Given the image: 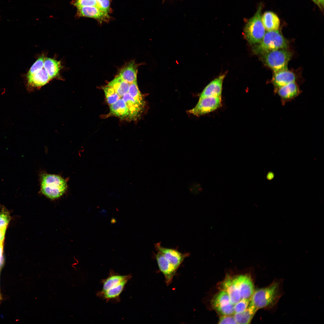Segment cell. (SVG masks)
I'll list each match as a JSON object with an SVG mask.
<instances>
[{"instance_id":"1","label":"cell","mask_w":324,"mask_h":324,"mask_svg":"<svg viewBox=\"0 0 324 324\" xmlns=\"http://www.w3.org/2000/svg\"><path fill=\"white\" fill-rule=\"evenodd\" d=\"M280 295L279 284L273 282L268 287L254 291L250 303L257 310L271 307L276 304Z\"/></svg>"},{"instance_id":"2","label":"cell","mask_w":324,"mask_h":324,"mask_svg":"<svg viewBox=\"0 0 324 324\" xmlns=\"http://www.w3.org/2000/svg\"><path fill=\"white\" fill-rule=\"evenodd\" d=\"M288 42L278 30L266 32L262 40L253 48L254 53L263 55L273 51L286 49Z\"/></svg>"},{"instance_id":"3","label":"cell","mask_w":324,"mask_h":324,"mask_svg":"<svg viewBox=\"0 0 324 324\" xmlns=\"http://www.w3.org/2000/svg\"><path fill=\"white\" fill-rule=\"evenodd\" d=\"M262 5L260 4L254 15L247 22L244 28L245 37L250 44H256L262 40L266 33L262 20Z\"/></svg>"},{"instance_id":"4","label":"cell","mask_w":324,"mask_h":324,"mask_svg":"<svg viewBox=\"0 0 324 324\" xmlns=\"http://www.w3.org/2000/svg\"><path fill=\"white\" fill-rule=\"evenodd\" d=\"M67 188L66 181L61 176L49 174L42 175L41 190L49 198L54 199L59 197L64 193Z\"/></svg>"},{"instance_id":"5","label":"cell","mask_w":324,"mask_h":324,"mask_svg":"<svg viewBox=\"0 0 324 324\" xmlns=\"http://www.w3.org/2000/svg\"><path fill=\"white\" fill-rule=\"evenodd\" d=\"M262 55V60L265 64L275 73L288 69V63L292 54L286 49H281L270 52Z\"/></svg>"},{"instance_id":"6","label":"cell","mask_w":324,"mask_h":324,"mask_svg":"<svg viewBox=\"0 0 324 324\" xmlns=\"http://www.w3.org/2000/svg\"><path fill=\"white\" fill-rule=\"evenodd\" d=\"M221 97H207L199 98L195 107L188 112L197 116L214 111L221 105Z\"/></svg>"},{"instance_id":"7","label":"cell","mask_w":324,"mask_h":324,"mask_svg":"<svg viewBox=\"0 0 324 324\" xmlns=\"http://www.w3.org/2000/svg\"><path fill=\"white\" fill-rule=\"evenodd\" d=\"M212 302L214 308L222 315H232L234 314V304L225 291L222 290L218 293Z\"/></svg>"},{"instance_id":"8","label":"cell","mask_w":324,"mask_h":324,"mask_svg":"<svg viewBox=\"0 0 324 324\" xmlns=\"http://www.w3.org/2000/svg\"><path fill=\"white\" fill-rule=\"evenodd\" d=\"M155 247L156 250L162 254L177 269L190 254L188 253H182L175 249L164 248L161 245L160 243H156Z\"/></svg>"},{"instance_id":"9","label":"cell","mask_w":324,"mask_h":324,"mask_svg":"<svg viewBox=\"0 0 324 324\" xmlns=\"http://www.w3.org/2000/svg\"><path fill=\"white\" fill-rule=\"evenodd\" d=\"M302 92V91L295 82L290 83L274 91V94H277L280 97L283 106L294 100Z\"/></svg>"},{"instance_id":"10","label":"cell","mask_w":324,"mask_h":324,"mask_svg":"<svg viewBox=\"0 0 324 324\" xmlns=\"http://www.w3.org/2000/svg\"><path fill=\"white\" fill-rule=\"evenodd\" d=\"M155 257L159 269L164 276L166 283L168 286L172 282L177 269L160 252L157 251Z\"/></svg>"},{"instance_id":"11","label":"cell","mask_w":324,"mask_h":324,"mask_svg":"<svg viewBox=\"0 0 324 324\" xmlns=\"http://www.w3.org/2000/svg\"><path fill=\"white\" fill-rule=\"evenodd\" d=\"M240 292L241 298H250L254 290L253 283L250 277L240 275L233 278Z\"/></svg>"},{"instance_id":"12","label":"cell","mask_w":324,"mask_h":324,"mask_svg":"<svg viewBox=\"0 0 324 324\" xmlns=\"http://www.w3.org/2000/svg\"><path fill=\"white\" fill-rule=\"evenodd\" d=\"M225 77L224 74L220 75L210 82L204 88L200 98L221 97L223 83Z\"/></svg>"},{"instance_id":"13","label":"cell","mask_w":324,"mask_h":324,"mask_svg":"<svg viewBox=\"0 0 324 324\" xmlns=\"http://www.w3.org/2000/svg\"><path fill=\"white\" fill-rule=\"evenodd\" d=\"M132 277L131 274L121 275L111 269L107 277L101 280L102 288L101 290L106 291L115 287L125 280H130Z\"/></svg>"},{"instance_id":"14","label":"cell","mask_w":324,"mask_h":324,"mask_svg":"<svg viewBox=\"0 0 324 324\" xmlns=\"http://www.w3.org/2000/svg\"><path fill=\"white\" fill-rule=\"evenodd\" d=\"M296 80L294 73L288 69L274 73L271 80L274 87V91L290 83L295 82Z\"/></svg>"},{"instance_id":"15","label":"cell","mask_w":324,"mask_h":324,"mask_svg":"<svg viewBox=\"0 0 324 324\" xmlns=\"http://www.w3.org/2000/svg\"><path fill=\"white\" fill-rule=\"evenodd\" d=\"M129 280H125L117 286L108 290L99 291L97 293V296L106 302L110 301L115 302H119L120 295Z\"/></svg>"},{"instance_id":"16","label":"cell","mask_w":324,"mask_h":324,"mask_svg":"<svg viewBox=\"0 0 324 324\" xmlns=\"http://www.w3.org/2000/svg\"><path fill=\"white\" fill-rule=\"evenodd\" d=\"M77 14L80 16L94 18L101 22L109 18V15L100 10L95 6H85L77 8Z\"/></svg>"},{"instance_id":"17","label":"cell","mask_w":324,"mask_h":324,"mask_svg":"<svg viewBox=\"0 0 324 324\" xmlns=\"http://www.w3.org/2000/svg\"><path fill=\"white\" fill-rule=\"evenodd\" d=\"M27 78L28 85L32 88H40L51 80L44 68Z\"/></svg>"},{"instance_id":"18","label":"cell","mask_w":324,"mask_h":324,"mask_svg":"<svg viewBox=\"0 0 324 324\" xmlns=\"http://www.w3.org/2000/svg\"><path fill=\"white\" fill-rule=\"evenodd\" d=\"M221 285L222 290L228 294L231 302L234 305L241 300L239 290L234 281L233 278L227 276Z\"/></svg>"},{"instance_id":"19","label":"cell","mask_w":324,"mask_h":324,"mask_svg":"<svg viewBox=\"0 0 324 324\" xmlns=\"http://www.w3.org/2000/svg\"><path fill=\"white\" fill-rule=\"evenodd\" d=\"M137 66L134 61L124 65L120 70L118 75L129 84L136 81Z\"/></svg>"},{"instance_id":"20","label":"cell","mask_w":324,"mask_h":324,"mask_svg":"<svg viewBox=\"0 0 324 324\" xmlns=\"http://www.w3.org/2000/svg\"><path fill=\"white\" fill-rule=\"evenodd\" d=\"M262 20L265 28L267 31L278 30L280 20L274 13L270 11L265 12L262 16Z\"/></svg>"},{"instance_id":"21","label":"cell","mask_w":324,"mask_h":324,"mask_svg":"<svg viewBox=\"0 0 324 324\" xmlns=\"http://www.w3.org/2000/svg\"><path fill=\"white\" fill-rule=\"evenodd\" d=\"M122 97L128 109L129 116L131 118H137L144 107L137 103L128 93L124 94Z\"/></svg>"},{"instance_id":"22","label":"cell","mask_w":324,"mask_h":324,"mask_svg":"<svg viewBox=\"0 0 324 324\" xmlns=\"http://www.w3.org/2000/svg\"><path fill=\"white\" fill-rule=\"evenodd\" d=\"M258 310L249 303L247 308L242 312L234 314L237 324H249Z\"/></svg>"},{"instance_id":"23","label":"cell","mask_w":324,"mask_h":324,"mask_svg":"<svg viewBox=\"0 0 324 324\" xmlns=\"http://www.w3.org/2000/svg\"><path fill=\"white\" fill-rule=\"evenodd\" d=\"M110 112L113 115L121 118L129 116L128 109L124 100L120 98L110 105Z\"/></svg>"},{"instance_id":"24","label":"cell","mask_w":324,"mask_h":324,"mask_svg":"<svg viewBox=\"0 0 324 324\" xmlns=\"http://www.w3.org/2000/svg\"><path fill=\"white\" fill-rule=\"evenodd\" d=\"M44 68L51 80L57 77L61 68L60 62L50 58H45Z\"/></svg>"},{"instance_id":"25","label":"cell","mask_w":324,"mask_h":324,"mask_svg":"<svg viewBox=\"0 0 324 324\" xmlns=\"http://www.w3.org/2000/svg\"><path fill=\"white\" fill-rule=\"evenodd\" d=\"M130 84L118 75L109 82L107 85L112 88L122 97L124 94L128 92Z\"/></svg>"},{"instance_id":"26","label":"cell","mask_w":324,"mask_h":324,"mask_svg":"<svg viewBox=\"0 0 324 324\" xmlns=\"http://www.w3.org/2000/svg\"><path fill=\"white\" fill-rule=\"evenodd\" d=\"M128 93L137 103L144 107L145 102L138 88L137 81L130 84Z\"/></svg>"},{"instance_id":"27","label":"cell","mask_w":324,"mask_h":324,"mask_svg":"<svg viewBox=\"0 0 324 324\" xmlns=\"http://www.w3.org/2000/svg\"><path fill=\"white\" fill-rule=\"evenodd\" d=\"M108 104L110 105L117 101L121 98L114 89L109 86L103 88Z\"/></svg>"},{"instance_id":"28","label":"cell","mask_w":324,"mask_h":324,"mask_svg":"<svg viewBox=\"0 0 324 324\" xmlns=\"http://www.w3.org/2000/svg\"><path fill=\"white\" fill-rule=\"evenodd\" d=\"M45 58L44 56L43 55L37 60L29 69L27 76L33 74L44 68Z\"/></svg>"},{"instance_id":"29","label":"cell","mask_w":324,"mask_h":324,"mask_svg":"<svg viewBox=\"0 0 324 324\" xmlns=\"http://www.w3.org/2000/svg\"><path fill=\"white\" fill-rule=\"evenodd\" d=\"M250 298H242L234 305V313H241L244 311L248 307Z\"/></svg>"},{"instance_id":"30","label":"cell","mask_w":324,"mask_h":324,"mask_svg":"<svg viewBox=\"0 0 324 324\" xmlns=\"http://www.w3.org/2000/svg\"><path fill=\"white\" fill-rule=\"evenodd\" d=\"M99 9L103 12L108 14L110 11V0H96Z\"/></svg>"},{"instance_id":"31","label":"cell","mask_w":324,"mask_h":324,"mask_svg":"<svg viewBox=\"0 0 324 324\" xmlns=\"http://www.w3.org/2000/svg\"><path fill=\"white\" fill-rule=\"evenodd\" d=\"M219 324H237L233 315H222L219 318Z\"/></svg>"},{"instance_id":"32","label":"cell","mask_w":324,"mask_h":324,"mask_svg":"<svg viewBox=\"0 0 324 324\" xmlns=\"http://www.w3.org/2000/svg\"><path fill=\"white\" fill-rule=\"evenodd\" d=\"M10 217L6 212L0 213V227L7 226L10 220Z\"/></svg>"},{"instance_id":"33","label":"cell","mask_w":324,"mask_h":324,"mask_svg":"<svg viewBox=\"0 0 324 324\" xmlns=\"http://www.w3.org/2000/svg\"><path fill=\"white\" fill-rule=\"evenodd\" d=\"M7 226L0 227V241L4 242Z\"/></svg>"},{"instance_id":"34","label":"cell","mask_w":324,"mask_h":324,"mask_svg":"<svg viewBox=\"0 0 324 324\" xmlns=\"http://www.w3.org/2000/svg\"><path fill=\"white\" fill-rule=\"evenodd\" d=\"M3 251V244L0 245V267L2 265V254Z\"/></svg>"},{"instance_id":"35","label":"cell","mask_w":324,"mask_h":324,"mask_svg":"<svg viewBox=\"0 0 324 324\" xmlns=\"http://www.w3.org/2000/svg\"><path fill=\"white\" fill-rule=\"evenodd\" d=\"M312 0L313 1V2L316 5H317L319 7V8L321 10H322V6H321V5L320 4L318 0Z\"/></svg>"},{"instance_id":"36","label":"cell","mask_w":324,"mask_h":324,"mask_svg":"<svg viewBox=\"0 0 324 324\" xmlns=\"http://www.w3.org/2000/svg\"><path fill=\"white\" fill-rule=\"evenodd\" d=\"M100 213L104 216H106L107 215V211L105 209H103L101 210Z\"/></svg>"},{"instance_id":"37","label":"cell","mask_w":324,"mask_h":324,"mask_svg":"<svg viewBox=\"0 0 324 324\" xmlns=\"http://www.w3.org/2000/svg\"><path fill=\"white\" fill-rule=\"evenodd\" d=\"M319 3L322 8L324 7V0H318Z\"/></svg>"},{"instance_id":"38","label":"cell","mask_w":324,"mask_h":324,"mask_svg":"<svg viewBox=\"0 0 324 324\" xmlns=\"http://www.w3.org/2000/svg\"><path fill=\"white\" fill-rule=\"evenodd\" d=\"M116 220L115 218H112L111 219V223L112 224H114L116 222Z\"/></svg>"},{"instance_id":"39","label":"cell","mask_w":324,"mask_h":324,"mask_svg":"<svg viewBox=\"0 0 324 324\" xmlns=\"http://www.w3.org/2000/svg\"><path fill=\"white\" fill-rule=\"evenodd\" d=\"M2 296H1V293H0V302H1V300H2Z\"/></svg>"},{"instance_id":"40","label":"cell","mask_w":324,"mask_h":324,"mask_svg":"<svg viewBox=\"0 0 324 324\" xmlns=\"http://www.w3.org/2000/svg\"><path fill=\"white\" fill-rule=\"evenodd\" d=\"M3 242L0 241V245L3 244Z\"/></svg>"}]
</instances>
